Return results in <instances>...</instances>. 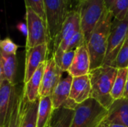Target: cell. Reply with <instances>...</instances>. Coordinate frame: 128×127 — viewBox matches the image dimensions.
<instances>
[{
  "instance_id": "obj_1",
  "label": "cell",
  "mask_w": 128,
  "mask_h": 127,
  "mask_svg": "<svg viewBox=\"0 0 128 127\" xmlns=\"http://www.w3.org/2000/svg\"><path fill=\"white\" fill-rule=\"evenodd\" d=\"M113 19L112 11L106 9L86 43L91 58V70L103 66Z\"/></svg>"
},
{
  "instance_id": "obj_2",
  "label": "cell",
  "mask_w": 128,
  "mask_h": 127,
  "mask_svg": "<svg viewBox=\"0 0 128 127\" xmlns=\"http://www.w3.org/2000/svg\"><path fill=\"white\" fill-rule=\"evenodd\" d=\"M118 69L110 66H102L91 70L89 76L92 84L91 98L108 109L113 103L111 92L117 76Z\"/></svg>"
},
{
  "instance_id": "obj_3",
  "label": "cell",
  "mask_w": 128,
  "mask_h": 127,
  "mask_svg": "<svg viewBox=\"0 0 128 127\" xmlns=\"http://www.w3.org/2000/svg\"><path fill=\"white\" fill-rule=\"evenodd\" d=\"M106 9L104 0H82L79 3L76 10L80 15L81 31L86 44Z\"/></svg>"
},
{
  "instance_id": "obj_4",
  "label": "cell",
  "mask_w": 128,
  "mask_h": 127,
  "mask_svg": "<svg viewBox=\"0 0 128 127\" xmlns=\"http://www.w3.org/2000/svg\"><path fill=\"white\" fill-rule=\"evenodd\" d=\"M71 127H100L107 115V109L93 98L78 104Z\"/></svg>"
},
{
  "instance_id": "obj_5",
  "label": "cell",
  "mask_w": 128,
  "mask_h": 127,
  "mask_svg": "<svg viewBox=\"0 0 128 127\" xmlns=\"http://www.w3.org/2000/svg\"><path fill=\"white\" fill-rule=\"evenodd\" d=\"M47 28L51 43L59 34L68 14L72 10L70 0H44Z\"/></svg>"
},
{
  "instance_id": "obj_6",
  "label": "cell",
  "mask_w": 128,
  "mask_h": 127,
  "mask_svg": "<svg viewBox=\"0 0 128 127\" xmlns=\"http://www.w3.org/2000/svg\"><path fill=\"white\" fill-rule=\"evenodd\" d=\"M26 21L28 28L26 50L45 43L50 46L51 39L46 22L28 7H26Z\"/></svg>"
},
{
  "instance_id": "obj_7",
  "label": "cell",
  "mask_w": 128,
  "mask_h": 127,
  "mask_svg": "<svg viewBox=\"0 0 128 127\" xmlns=\"http://www.w3.org/2000/svg\"><path fill=\"white\" fill-rule=\"evenodd\" d=\"M81 31L80 15L76 10H71L64 21L62 28L52 42V57L57 61L64 52H67L69 42L72 37Z\"/></svg>"
},
{
  "instance_id": "obj_8",
  "label": "cell",
  "mask_w": 128,
  "mask_h": 127,
  "mask_svg": "<svg viewBox=\"0 0 128 127\" xmlns=\"http://www.w3.org/2000/svg\"><path fill=\"white\" fill-rule=\"evenodd\" d=\"M128 37V13L122 20L114 19L108 40V46L103 66H111Z\"/></svg>"
},
{
  "instance_id": "obj_9",
  "label": "cell",
  "mask_w": 128,
  "mask_h": 127,
  "mask_svg": "<svg viewBox=\"0 0 128 127\" xmlns=\"http://www.w3.org/2000/svg\"><path fill=\"white\" fill-rule=\"evenodd\" d=\"M50 49V45L45 43L26 50V64L23 78L24 85L30 80L40 64L46 61Z\"/></svg>"
},
{
  "instance_id": "obj_10",
  "label": "cell",
  "mask_w": 128,
  "mask_h": 127,
  "mask_svg": "<svg viewBox=\"0 0 128 127\" xmlns=\"http://www.w3.org/2000/svg\"><path fill=\"white\" fill-rule=\"evenodd\" d=\"M63 73L52 56L46 60L40 90V97L52 96L57 85L62 80Z\"/></svg>"
},
{
  "instance_id": "obj_11",
  "label": "cell",
  "mask_w": 128,
  "mask_h": 127,
  "mask_svg": "<svg viewBox=\"0 0 128 127\" xmlns=\"http://www.w3.org/2000/svg\"><path fill=\"white\" fill-rule=\"evenodd\" d=\"M111 124H121L128 127V99L114 100L107 109V115L100 127H109Z\"/></svg>"
},
{
  "instance_id": "obj_12",
  "label": "cell",
  "mask_w": 128,
  "mask_h": 127,
  "mask_svg": "<svg viewBox=\"0 0 128 127\" xmlns=\"http://www.w3.org/2000/svg\"><path fill=\"white\" fill-rule=\"evenodd\" d=\"M91 71V58L86 44H83L75 49L73 63L68 71V74L73 77L88 75Z\"/></svg>"
},
{
  "instance_id": "obj_13",
  "label": "cell",
  "mask_w": 128,
  "mask_h": 127,
  "mask_svg": "<svg viewBox=\"0 0 128 127\" xmlns=\"http://www.w3.org/2000/svg\"><path fill=\"white\" fill-rule=\"evenodd\" d=\"M92 84L89 74L73 78L70 99L76 104H81L91 98Z\"/></svg>"
},
{
  "instance_id": "obj_14",
  "label": "cell",
  "mask_w": 128,
  "mask_h": 127,
  "mask_svg": "<svg viewBox=\"0 0 128 127\" xmlns=\"http://www.w3.org/2000/svg\"><path fill=\"white\" fill-rule=\"evenodd\" d=\"M24 91L17 90L12 98L8 115L3 126L0 127H20L22 118V106H23Z\"/></svg>"
},
{
  "instance_id": "obj_15",
  "label": "cell",
  "mask_w": 128,
  "mask_h": 127,
  "mask_svg": "<svg viewBox=\"0 0 128 127\" xmlns=\"http://www.w3.org/2000/svg\"><path fill=\"white\" fill-rule=\"evenodd\" d=\"M16 88L15 85L8 80H0V127L3 126L7 120Z\"/></svg>"
},
{
  "instance_id": "obj_16",
  "label": "cell",
  "mask_w": 128,
  "mask_h": 127,
  "mask_svg": "<svg viewBox=\"0 0 128 127\" xmlns=\"http://www.w3.org/2000/svg\"><path fill=\"white\" fill-rule=\"evenodd\" d=\"M45 66L46 61L40 64L37 70L34 72V73L30 79V80L26 84H23L24 97L29 102H34L40 97V90L45 70Z\"/></svg>"
},
{
  "instance_id": "obj_17",
  "label": "cell",
  "mask_w": 128,
  "mask_h": 127,
  "mask_svg": "<svg viewBox=\"0 0 128 127\" xmlns=\"http://www.w3.org/2000/svg\"><path fill=\"white\" fill-rule=\"evenodd\" d=\"M73 78V76L68 74L65 78L62 79L55 88L54 92L51 96L54 110L62 107L69 100Z\"/></svg>"
},
{
  "instance_id": "obj_18",
  "label": "cell",
  "mask_w": 128,
  "mask_h": 127,
  "mask_svg": "<svg viewBox=\"0 0 128 127\" xmlns=\"http://www.w3.org/2000/svg\"><path fill=\"white\" fill-rule=\"evenodd\" d=\"M16 71V55H4L0 53V80L7 79L13 85H15Z\"/></svg>"
},
{
  "instance_id": "obj_19",
  "label": "cell",
  "mask_w": 128,
  "mask_h": 127,
  "mask_svg": "<svg viewBox=\"0 0 128 127\" xmlns=\"http://www.w3.org/2000/svg\"><path fill=\"white\" fill-rule=\"evenodd\" d=\"M39 101L40 98L34 102H29L23 95L22 118L20 127H37Z\"/></svg>"
},
{
  "instance_id": "obj_20",
  "label": "cell",
  "mask_w": 128,
  "mask_h": 127,
  "mask_svg": "<svg viewBox=\"0 0 128 127\" xmlns=\"http://www.w3.org/2000/svg\"><path fill=\"white\" fill-rule=\"evenodd\" d=\"M75 110L62 106L52 112L50 120L51 127H71Z\"/></svg>"
},
{
  "instance_id": "obj_21",
  "label": "cell",
  "mask_w": 128,
  "mask_h": 127,
  "mask_svg": "<svg viewBox=\"0 0 128 127\" xmlns=\"http://www.w3.org/2000/svg\"><path fill=\"white\" fill-rule=\"evenodd\" d=\"M53 106L51 96L40 97L37 127H46L51 120L53 112Z\"/></svg>"
},
{
  "instance_id": "obj_22",
  "label": "cell",
  "mask_w": 128,
  "mask_h": 127,
  "mask_svg": "<svg viewBox=\"0 0 128 127\" xmlns=\"http://www.w3.org/2000/svg\"><path fill=\"white\" fill-rule=\"evenodd\" d=\"M128 68H122L118 70L117 76L112 89L111 95L114 100L123 97L126 82L128 80Z\"/></svg>"
},
{
  "instance_id": "obj_23",
  "label": "cell",
  "mask_w": 128,
  "mask_h": 127,
  "mask_svg": "<svg viewBox=\"0 0 128 127\" xmlns=\"http://www.w3.org/2000/svg\"><path fill=\"white\" fill-rule=\"evenodd\" d=\"M110 67L116 69L128 68V37Z\"/></svg>"
},
{
  "instance_id": "obj_24",
  "label": "cell",
  "mask_w": 128,
  "mask_h": 127,
  "mask_svg": "<svg viewBox=\"0 0 128 127\" xmlns=\"http://www.w3.org/2000/svg\"><path fill=\"white\" fill-rule=\"evenodd\" d=\"M110 10L112 11L114 19H124L128 13V0H116Z\"/></svg>"
},
{
  "instance_id": "obj_25",
  "label": "cell",
  "mask_w": 128,
  "mask_h": 127,
  "mask_svg": "<svg viewBox=\"0 0 128 127\" xmlns=\"http://www.w3.org/2000/svg\"><path fill=\"white\" fill-rule=\"evenodd\" d=\"M74 56H75V50L68 51L64 52L57 61H56V62L63 72L68 73L69 68L70 67L73 63Z\"/></svg>"
},
{
  "instance_id": "obj_26",
  "label": "cell",
  "mask_w": 128,
  "mask_h": 127,
  "mask_svg": "<svg viewBox=\"0 0 128 127\" xmlns=\"http://www.w3.org/2000/svg\"><path fill=\"white\" fill-rule=\"evenodd\" d=\"M26 7L32 9L37 14H38L46 22L45 5L44 0H24Z\"/></svg>"
},
{
  "instance_id": "obj_27",
  "label": "cell",
  "mask_w": 128,
  "mask_h": 127,
  "mask_svg": "<svg viewBox=\"0 0 128 127\" xmlns=\"http://www.w3.org/2000/svg\"><path fill=\"white\" fill-rule=\"evenodd\" d=\"M1 52L4 55H16L18 46L9 37H6L0 42Z\"/></svg>"
},
{
  "instance_id": "obj_28",
  "label": "cell",
  "mask_w": 128,
  "mask_h": 127,
  "mask_svg": "<svg viewBox=\"0 0 128 127\" xmlns=\"http://www.w3.org/2000/svg\"><path fill=\"white\" fill-rule=\"evenodd\" d=\"M16 28L19 31H21V33L25 35L26 37H27L28 34V28H27V25L26 23H23V22H20L16 25Z\"/></svg>"
},
{
  "instance_id": "obj_29",
  "label": "cell",
  "mask_w": 128,
  "mask_h": 127,
  "mask_svg": "<svg viewBox=\"0 0 128 127\" xmlns=\"http://www.w3.org/2000/svg\"><path fill=\"white\" fill-rule=\"evenodd\" d=\"M116 0H104V2H105V4H106V8L110 10L112 7V5L116 2Z\"/></svg>"
},
{
  "instance_id": "obj_30",
  "label": "cell",
  "mask_w": 128,
  "mask_h": 127,
  "mask_svg": "<svg viewBox=\"0 0 128 127\" xmlns=\"http://www.w3.org/2000/svg\"><path fill=\"white\" fill-rule=\"evenodd\" d=\"M123 97L128 99V80L126 82V86H125V89H124V92L123 94Z\"/></svg>"
},
{
  "instance_id": "obj_31",
  "label": "cell",
  "mask_w": 128,
  "mask_h": 127,
  "mask_svg": "<svg viewBox=\"0 0 128 127\" xmlns=\"http://www.w3.org/2000/svg\"><path fill=\"white\" fill-rule=\"evenodd\" d=\"M82 0H70V2H71V6L73 7V2L74 1H76V7H77V6H78V4H79V3ZM72 10H73V9H72Z\"/></svg>"
},
{
  "instance_id": "obj_32",
  "label": "cell",
  "mask_w": 128,
  "mask_h": 127,
  "mask_svg": "<svg viewBox=\"0 0 128 127\" xmlns=\"http://www.w3.org/2000/svg\"><path fill=\"white\" fill-rule=\"evenodd\" d=\"M109 127H128V126L121 125V124H111Z\"/></svg>"
},
{
  "instance_id": "obj_33",
  "label": "cell",
  "mask_w": 128,
  "mask_h": 127,
  "mask_svg": "<svg viewBox=\"0 0 128 127\" xmlns=\"http://www.w3.org/2000/svg\"><path fill=\"white\" fill-rule=\"evenodd\" d=\"M46 127H51V125H50V121L49 122V124H48L46 125Z\"/></svg>"
}]
</instances>
